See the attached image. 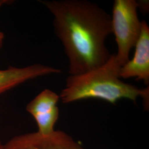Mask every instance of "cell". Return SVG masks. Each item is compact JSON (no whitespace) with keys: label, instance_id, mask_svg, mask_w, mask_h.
Here are the masks:
<instances>
[{"label":"cell","instance_id":"1","mask_svg":"<svg viewBox=\"0 0 149 149\" xmlns=\"http://www.w3.org/2000/svg\"><path fill=\"white\" fill-rule=\"evenodd\" d=\"M41 2L54 16V31L69 59L70 75L85 74L109 60L105 42L112 33V19L106 11L86 0Z\"/></svg>","mask_w":149,"mask_h":149},{"label":"cell","instance_id":"2","mask_svg":"<svg viewBox=\"0 0 149 149\" xmlns=\"http://www.w3.org/2000/svg\"><path fill=\"white\" fill-rule=\"evenodd\" d=\"M120 68L116 64L114 54L106 64L83 74L70 75L60 98L68 103L88 98H98L115 104L122 98L136 102L139 97L143 98L147 107L149 86L140 89L124 82L119 78Z\"/></svg>","mask_w":149,"mask_h":149},{"label":"cell","instance_id":"3","mask_svg":"<svg viewBox=\"0 0 149 149\" xmlns=\"http://www.w3.org/2000/svg\"><path fill=\"white\" fill-rule=\"evenodd\" d=\"M138 2L135 0H115L112 19V33L117 44L114 55L116 64L122 68L129 60V54L140 37L142 24L138 16Z\"/></svg>","mask_w":149,"mask_h":149},{"label":"cell","instance_id":"4","mask_svg":"<svg viewBox=\"0 0 149 149\" xmlns=\"http://www.w3.org/2000/svg\"><path fill=\"white\" fill-rule=\"evenodd\" d=\"M2 149H82L80 143L62 131L43 135L38 132L18 135L3 144Z\"/></svg>","mask_w":149,"mask_h":149},{"label":"cell","instance_id":"5","mask_svg":"<svg viewBox=\"0 0 149 149\" xmlns=\"http://www.w3.org/2000/svg\"><path fill=\"white\" fill-rule=\"evenodd\" d=\"M60 96L48 89L43 91L30 102L26 110L36 121L38 132L43 135L52 133L59 118V110L56 106Z\"/></svg>","mask_w":149,"mask_h":149},{"label":"cell","instance_id":"6","mask_svg":"<svg viewBox=\"0 0 149 149\" xmlns=\"http://www.w3.org/2000/svg\"><path fill=\"white\" fill-rule=\"evenodd\" d=\"M141 31L136 44L133 58L129 60L119 70V78L132 77L149 84V28L146 22L141 21Z\"/></svg>","mask_w":149,"mask_h":149},{"label":"cell","instance_id":"7","mask_svg":"<svg viewBox=\"0 0 149 149\" xmlns=\"http://www.w3.org/2000/svg\"><path fill=\"white\" fill-rule=\"evenodd\" d=\"M61 70L42 64H34L25 68L10 66L0 70V95L22 83L47 74H59Z\"/></svg>","mask_w":149,"mask_h":149},{"label":"cell","instance_id":"8","mask_svg":"<svg viewBox=\"0 0 149 149\" xmlns=\"http://www.w3.org/2000/svg\"><path fill=\"white\" fill-rule=\"evenodd\" d=\"M3 39H4V34L2 32H0V49L2 47Z\"/></svg>","mask_w":149,"mask_h":149},{"label":"cell","instance_id":"9","mask_svg":"<svg viewBox=\"0 0 149 149\" xmlns=\"http://www.w3.org/2000/svg\"><path fill=\"white\" fill-rule=\"evenodd\" d=\"M11 1L8 0H0V8L5 4H8Z\"/></svg>","mask_w":149,"mask_h":149},{"label":"cell","instance_id":"10","mask_svg":"<svg viewBox=\"0 0 149 149\" xmlns=\"http://www.w3.org/2000/svg\"><path fill=\"white\" fill-rule=\"evenodd\" d=\"M2 146H3V144L2 143L1 140H0V149H2Z\"/></svg>","mask_w":149,"mask_h":149}]
</instances>
